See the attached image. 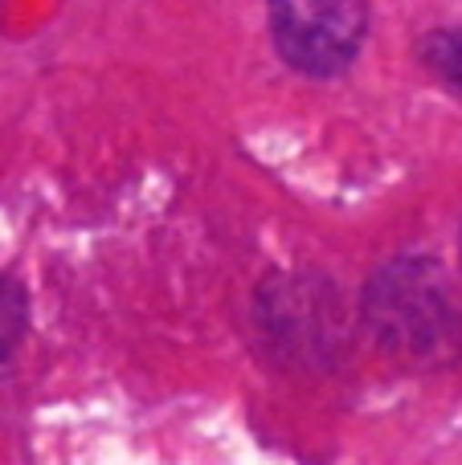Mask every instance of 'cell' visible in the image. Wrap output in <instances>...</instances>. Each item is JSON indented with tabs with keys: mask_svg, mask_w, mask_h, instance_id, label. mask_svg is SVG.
Returning <instances> with one entry per match:
<instances>
[{
	"mask_svg": "<svg viewBox=\"0 0 462 465\" xmlns=\"http://www.w3.org/2000/svg\"><path fill=\"white\" fill-rule=\"evenodd\" d=\"M365 314L385 347L438 360L458 343V314L438 278V265L393 262L373 278Z\"/></svg>",
	"mask_w": 462,
	"mask_h": 465,
	"instance_id": "1",
	"label": "cell"
},
{
	"mask_svg": "<svg viewBox=\"0 0 462 465\" xmlns=\"http://www.w3.org/2000/svg\"><path fill=\"white\" fill-rule=\"evenodd\" d=\"M270 33L286 65L336 78L365 45L368 8L365 0H270Z\"/></svg>",
	"mask_w": 462,
	"mask_h": 465,
	"instance_id": "2",
	"label": "cell"
},
{
	"mask_svg": "<svg viewBox=\"0 0 462 465\" xmlns=\"http://www.w3.org/2000/svg\"><path fill=\"white\" fill-rule=\"evenodd\" d=\"M25 319H29V311H25L21 286L8 282V278H0V363L8 360V351H13L16 339H21Z\"/></svg>",
	"mask_w": 462,
	"mask_h": 465,
	"instance_id": "3",
	"label": "cell"
},
{
	"mask_svg": "<svg viewBox=\"0 0 462 465\" xmlns=\"http://www.w3.org/2000/svg\"><path fill=\"white\" fill-rule=\"evenodd\" d=\"M422 54L442 78H450L455 86H462V29H447V33L426 37Z\"/></svg>",
	"mask_w": 462,
	"mask_h": 465,
	"instance_id": "4",
	"label": "cell"
}]
</instances>
